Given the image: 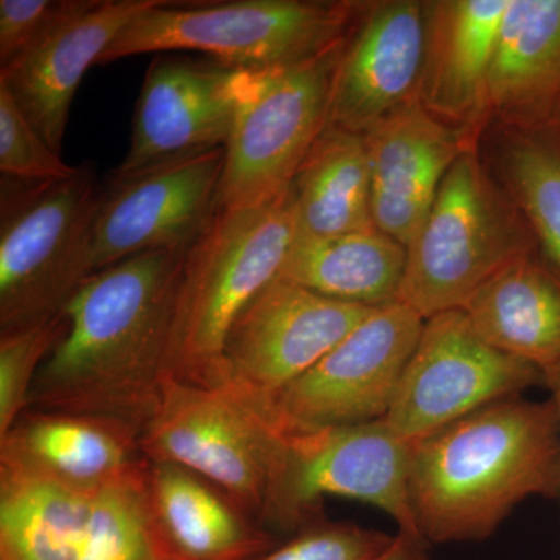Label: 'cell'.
I'll return each mask as SVG.
<instances>
[{"label":"cell","instance_id":"cell-24","mask_svg":"<svg viewBox=\"0 0 560 560\" xmlns=\"http://www.w3.org/2000/svg\"><path fill=\"white\" fill-rule=\"evenodd\" d=\"M98 490L0 467V560H81Z\"/></svg>","mask_w":560,"mask_h":560},{"label":"cell","instance_id":"cell-17","mask_svg":"<svg viewBox=\"0 0 560 560\" xmlns=\"http://www.w3.org/2000/svg\"><path fill=\"white\" fill-rule=\"evenodd\" d=\"M161 0H92L61 22L5 69V84L32 127L51 150L61 153L70 106L84 73L131 21Z\"/></svg>","mask_w":560,"mask_h":560},{"label":"cell","instance_id":"cell-12","mask_svg":"<svg viewBox=\"0 0 560 560\" xmlns=\"http://www.w3.org/2000/svg\"><path fill=\"white\" fill-rule=\"evenodd\" d=\"M374 308L320 296L278 276L232 323L223 349V388L264 410Z\"/></svg>","mask_w":560,"mask_h":560},{"label":"cell","instance_id":"cell-4","mask_svg":"<svg viewBox=\"0 0 560 560\" xmlns=\"http://www.w3.org/2000/svg\"><path fill=\"white\" fill-rule=\"evenodd\" d=\"M357 10V3L308 0H161L116 36L98 66L191 50L242 72L291 68L341 46Z\"/></svg>","mask_w":560,"mask_h":560},{"label":"cell","instance_id":"cell-28","mask_svg":"<svg viewBox=\"0 0 560 560\" xmlns=\"http://www.w3.org/2000/svg\"><path fill=\"white\" fill-rule=\"evenodd\" d=\"M66 330L65 315L0 334V438L27 410L33 382Z\"/></svg>","mask_w":560,"mask_h":560},{"label":"cell","instance_id":"cell-26","mask_svg":"<svg viewBox=\"0 0 560 560\" xmlns=\"http://www.w3.org/2000/svg\"><path fill=\"white\" fill-rule=\"evenodd\" d=\"M515 205L560 272V130L521 131L506 149Z\"/></svg>","mask_w":560,"mask_h":560},{"label":"cell","instance_id":"cell-23","mask_svg":"<svg viewBox=\"0 0 560 560\" xmlns=\"http://www.w3.org/2000/svg\"><path fill=\"white\" fill-rule=\"evenodd\" d=\"M407 248L374 230L350 234H298L287 250L279 278L330 300L382 307L399 300Z\"/></svg>","mask_w":560,"mask_h":560},{"label":"cell","instance_id":"cell-1","mask_svg":"<svg viewBox=\"0 0 560 560\" xmlns=\"http://www.w3.org/2000/svg\"><path fill=\"white\" fill-rule=\"evenodd\" d=\"M187 250H151L84 280L28 408L103 416L142 430L162 396Z\"/></svg>","mask_w":560,"mask_h":560},{"label":"cell","instance_id":"cell-33","mask_svg":"<svg viewBox=\"0 0 560 560\" xmlns=\"http://www.w3.org/2000/svg\"><path fill=\"white\" fill-rule=\"evenodd\" d=\"M544 383L550 389L552 404H555L556 411H558L559 419V440H560V366L556 368L544 375ZM558 499L560 501V451H559V488Z\"/></svg>","mask_w":560,"mask_h":560},{"label":"cell","instance_id":"cell-19","mask_svg":"<svg viewBox=\"0 0 560 560\" xmlns=\"http://www.w3.org/2000/svg\"><path fill=\"white\" fill-rule=\"evenodd\" d=\"M147 495L167 560H254L279 544L223 490L176 464L150 460Z\"/></svg>","mask_w":560,"mask_h":560},{"label":"cell","instance_id":"cell-8","mask_svg":"<svg viewBox=\"0 0 560 560\" xmlns=\"http://www.w3.org/2000/svg\"><path fill=\"white\" fill-rule=\"evenodd\" d=\"M345 43L315 60L249 73L224 147L219 210L268 205L290 189L329 125L331 83Z\"/></svg>","mask_w":560,"mask_h":560},{"label":"cell","instance_id":"cell-13","mask_svg":"<svg viewBox=\"0 0 560 560\" xmlns=\"http://www.w3.org/2000/svg\"><path fill=\"white\" fill-rule=\"evenodd\" d=\"M226 149L202 151L102 186L92 223L90 276L151 250H189L219 212Z\"/></svg>","mask_w":560,"mask_h":560},{"label":"cell","instance_id":"cell-27","mask_svg":"<svg viewBox=\"0 0 560 560\" xmlns=\"http://www.w3.org/2000/svg\"><path fill=\"white\" fill-rule=\"evenodd\" d=\"M147 471L98 490L81 560H167L151 523Z\"/></svg>","mask_w":560,"mask_h":560},{"label":"cell","instance_id":"cell-11","mask_svg":"<svg viewBox=\"0 0 560 560\" xmlns=\"http://www.w3.org/2000/svg\"><path fill=\"white\" fill-rule=\"evenodd\" d=\"M539 383V370L482 340L464 311L444 312L425 319L383 420L412 444Z\"/></svg>","mask_w":560,"mask_h":560},{"label":"cell","instance_id":"cell-21","mask_svg":"<svg viewBox=\"0 0 560 560\" xmlns=\"http://www.w3.org/2000/svg\"><path fill=\"white\" fill-rule=\"evenodd\" d=\"M488 108L522 131L558 127L560 0H511L490 66Z\"/></svg>","mask_w":560,"mask_h":560},{"label":"cell","instance_id":"cell-6","mask_svg":"<svg viewBox=\"0 0 560 560\" xmlns=\"http://www.w3.org/2000/svg\"><path fill=\"white\" fill-rule=\"evenodd\" d=\"M529 235L467 147L407 246L399 300L423 319L463 311L508 261L529 253Z\"/></svg>","mask_w":560,"mask_h":560},{"label":"cell","instance_id":"cell-20","mask_svg":"<svg viewBox=\"0 0 560 560\" xmlns=\"http://www.w3.org/2000/svg\"><path fill=\"white\" fill-rule=\"evenodd\" d=\"M511 0L427 2L419 98L445 124H477L488 108L490 66Z\"/></svg>","mask_w":560,"mask_h":560},{"label":"cell","instance_id":"cell-31","mask_svg":"<svg viewBox=\"0 0 560 560\" xmlns=\"http://www.w3.org/2000/svg\"><path fill=\"white\" fill-rule=\"evenodd\" d=\"M92 0H0V68L22 57L31 47L90 7Z\"/></svg>","mask_w":560,"mask_h":560},{"label":"cell","instance_id":"cell-7","mask_svg":"<svg viewBox=\"0 0 560 560\" xmlns=\"http://www.w3.org/2000/svg\"><path fill=\"white\" fill-rule=\"evenodd\" d=\"M410 444L385 420L280 433L260 523L293 534L323 521L324 497L361 501L385 512L399 533L422 540L410 501ZM423 541V540H422Z\"/></svg>","mask_w":560,"mask_h":560},{"label":"cell","instance_id":"cell-9","mask_svg":"<svg viewBox=\"0 0 560 560\" xmlns=\"http://www.w3.org/2000/svg\"><path fill=\"white\" fill-rule=\"evenodd\" d=\"M279 444V431L231 390L176 381H164L160 404L140 430L147 459L195 471L259 523Z\"/></svg>","mask_w":560,"mask_h":560},{"label":"cell","instance_id":"cell-29","mask_svg":"<svg viewBox=\"0 0 560 560\" xmlns=\"http://www.w3.org/2000/svg\"><path fill=\"white\" fill-rule=\"evenodd\" d=\"M70 167L47 145L27 117L18 108L5 84L0 83V172L3 179L51 183L70 178Z\"/></svg>","mask_w":560,"mask_h":560},{"label":"cell","instance_id":"cell-30","mask_svg":"<svg viewBox=\"0 0 560 560\" xmlns=\"http://www.w3.org/2000/svg\"><path fill=\"white\" fill-rule=\"evenodd\" d=\"M394 536L353 523L320 521L254 560H372Z\"/></svg>","mask_w":560,"mask_h":560},{"label":"cell","instance_id":"cell-18","mask_svg":"<svg viewBox=\"0 0 560 560\" xmlns=\"http://www.w3.org/2000/svg\"><path fill=\"white\" fill-rule=\"evenodd\" d=\"M140 430L124 420L27 408L0 438V467L94 490L142 474Z\"/></svg>","mask_w":560,"mask_h":560},{"label":"cell","instance_id":"cell-2","mask_svg":"<svg viewBox=\"0 0 560 560\" xmlns=\"http://www.w3.org/2000/svg\"><path fill=\"white\" fill-rule=\"evenodd\" d=\"M559 419L551 399L511 397L410 444V501L422 540H485L533 497L559 488Z\"/></svg>","mask_w":560,"mask_h":560},{"label":"cell","instance_id":"cell-25","mask_svg":"<svg viewBox=\"0 0 560 560\" xmlns=\"http://www.w3.org/2000/svg\"><path fill=\"white\" fill-rule=\"evenodd\" d=\"M298 234L374 230L363 136L327 125L290 184Z\"/></svg>","mask_w":560,"mask_h":560},{"label":"cell","instance_id":"cell-10","mask_svg":"<svg viewBox=\"0 0 560 560\" xmlns=\"http://www.w3.org/2000/svg\"><path fill=\"white\" fill-rule=\"evenodd\" d=\"M425 319L404 302L375 307L261 415L279 433L377 422L388 415Z\"/></svg>","mask_w":560,"mask_h":560},{"label":"cell","instance_id":"cell-32","mask_svg":"<svg viewBox=\"0 0 560 560\" xmlns=\"http://www.w3.org/2000/svg\"><path fill=\"white\" fill-rule=\"evenodd\" d=\"M423 545L425 541L408 536V534L397 533L388 548L372 560H429Z\"/></svg>","mask_w":560,"mask_h":560},{"label":"cell","instance_id":"cell-15","mask_svg":"<svg viewBox=\"0 0 560 560\" xmlns=\"http://www.w3.org/2000/svg\"><path fill=\"white\" fill-rule=\"evenodd\" d=\"M427 47V2L372 7L349 33L331 83L329 125L364 136L419 98Z\"/></svg>","mask_w":560,"mask_h":560},{"label":"cell","instance_id":"cell-22","mask_svg":"<svg viewBox=\"0 0 560 560\" xmlns=\"http://www.w3.org/2000/svg\"><path fill=\"white\" fill-rule=\"evenodd\" d=\"M463 311L492 348L541 375L560 366V272L533 250L500 268Z\"/></svg>","mask_w":560,"mask_h":560},{"label":"cell","instance_id":"cell-16","mask_svg":"<svg viewBox=\"0 0 560 560\" xmlns=\"http://www.w3.org/2000/svg\"><path fill=\"white\" fill-rule=\"evenodd\" d=\"M363 138L375 228L407 248L429 215L442 180L469 143L420 98Z\"/></svg>","mask_w":560,"mask_h":560},{"label":"cell","instance_id":"cell-14","mask_svg":"<svg viewBox=\"0 0 560 560\" xmlns=\"http://www.w3.org/2000/svg\"><path fill=\"white\" fill-rule=\"evenodd\" d=\"M249 73L212 58L158 55L136 102L130 147L114 175L226 147Z\"/></svg>","mask_w":560,"mask_h":560},{"label":"cell","instance_id":"cell-5","mask_svg":"<svg viewBox=\"0 0 560 560\" xmlns=\"http://www.w3.org/2000/svg\"><path fill=\"white\" fill-rule=\"evenodd\" d=\"M101 194L90 162L51 183L2 180L0 334L62 315L90 278L88 254Z\"/></svg>","mask_w":560,"mask_h":560},{"label":"cell","instance_id":"cell-3","mask_svg":"<svg viewBox=\"0 0 560 560\" xmlns=\"http://www.w3.org/2000/svg\"><path fill=\"white\" fill-rule=\"evenodd\" d=\"M294 231L290 189L268 205L217 212L184 260L164 381L223 388L232 323L278 278Z\"/></svg>","mask_w":560,"mask_h":560}]
</instances>
